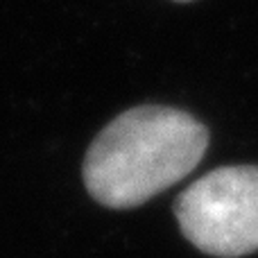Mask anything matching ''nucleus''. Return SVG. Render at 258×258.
Masks as SVG:
<instances>
[{
	"mask_svg": "<svg viewBox=\"0 0 258 258\" xmlns=\"http://www.w3.org/2000/svg\"><path fill=\"white\" fill-rule=\"evenodd\" d=\"M183 238L200 251L240 258L258 251V165L211 170L174 204Z\"/></svg>",
	"mask_w": 258,
	"mask_h": 258,
	"instance_id": "2",
	"label": "nucleus"
},
{
	"mask_svg": "<svg viewBox=\"0 0 258 258\" xmlns=\"http://www.w3.org/2000/svg\"><path fill=\"white\" fill-rule=\"evenodd\" d=\"M174 3H190V0H174Z\"/></svg>",
	"mask_w": 258,
	"mask_h": 258,
	"instance_id": "3",
	"label": "nucleus"
},
{
	"mask_svg": "<svg viewBox=\"0 0 258 258\" xmlns=\"http://www.w3.org/2000/svg\"><path fill=\"white\" fill-rule=\"evenodd\" d=\"M209 129L172 107H134L111 120L84 159L89 195L109 209H134L174 186L204 159Z\"/></svg>",
	"mask_w": 258,
	"mask_h": 258,
	"instance_id": "1",
	"label": "nucleus"
}]
</instances>
